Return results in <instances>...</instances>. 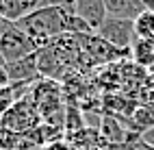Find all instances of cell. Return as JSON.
<instances>
[{"label":"cell","mask_w":154,"mask_h":150,"mask_svg":"<svg viewBox=\"0 0 154 150\" xmlns=\"http://www.w3.org/2000/svg\"><path fill=\"white\" fill-rule=\"evenodd\" d=\"M65 11L59 2H44L33 13H28L20 22H15L22 31L28 35V39L35 44V48H44L54 37L65 33Z\"/></svg>","instance_id":"obj_1"},{"label":"cell","mask_w":154,"mask_h":150,"mask_svg":"<svg viewBox=\"0 0 154 150\" xmlns=\"http://www.w3.org/2000/svg\"><path fill=\"white\" fill-rule=\"evenodd\" d=\"M37 52L35 44L28 39V35L20 28L15 22H0V57L5 59V63L17 61L22 57H28Z\"/></svg>","instance_id":"obj_2"},{"label":"cell","mask_w":154,"mask_h":150,"mask_svg":"<svg viewBox=\"0 0 154 150\" xmlns=\"http://www.w3.org/2000/svg\"><path fill=\"white\" fill-rule=\"evenodd\" d=\"M39 124H42V117H39L37 107H35L33 100H30V96L17 100V102L0 117V126H5V128H9V131H13L17 135H24L28 131H33Z\"/></svg>","instance_id":"obj_3"},{"label":"cell","mask_w":154,"mask_h":150,"mask_svg":"<svg viewBox=\"0 0 154 150\" xmlns=\"http://www.w3.org/2000/svg\"><path fill=\"white\" fill-rule=\"evenodd\" d=\"M96 35L117 50H130V46L137 39L132 22H124V20H115V17H106L102 26L96 31Z\"/></svg>","instance_id":"obj_4"},{"label":"cell","mask_w":154,"mask_h":150,"mask_svg":"<svg viewBox=\"0 0 154 150\" xmlns=\"http://www.w3.org/2000/svg\"><path fill=\"white\" fill-rule=\"evenodd\" d=\"M5 72L9 76V83H33L39 81V74H37V52L22 57L17 61L11 63H5Z\"/></svg>","instance_id":"obj_5"},{"label":"cell","mask_w":154,"mask_h":150,"mask_svg":"<svg viewBox=\"0 0 154 150\" xmlns=\"http://www.w3.org/2000/svg\"><path fill=\"white\" fill-rule=\"evenodd\" d=\"M74 15L80 17L96 33L102 26V22L106 20L104 0H78V2H74Z\"/></svg>","instance_id":"obj_6"},{"label":"cell","mask_w":154,"mask_h":150,"mask_svg":"<svg viewBox=\"0 0 154 150\" xmlns=\"http://www.w3.org/2000/svg\"><path fill=\"white\" fill-rule=\"evenodd\" d=\"M106 17L124 20V22H135V20L146 11L143 0H104Z\"/></svg>","instance_id":"obj_7"},{"label":"cell","mask_w":154,"mask_h":150,"mask_svg":"<svg viewBox=\"0 0 154 150\" xmlns=\"http://www.w3.org/2000/svg\"><path fill=\"white\" fill-rule=\"evenodd\" d=\"M42 5V0H0V17L7 22H20Z\"/></svg>","instance_id":"obj_8"},{"label":"cell","mask_w":154,"mask_h":150,"mask_svg":"<svg viewBox=\"0 0 154 150\" xmlns=\"http://www.w3.org/2000/svg\"><path fill=\"white\" fill-rule=\"evenodd\" d=\"M100 135H102V139H106V142L111 144V146H119V144H124V139L128 137V133H132V131H124L122 128V124L117 122V117L115 115H102V120H100Z\"/></svg>","instance_id":"obj_9"},{"label":"cell","mask_w":154,"mask_h":150,"mask_svg":"<svg viewBox=\"0 0 154 150\" xmlns=\"http://www.w3.org/2000/svg\"><path fill=\"white\" fill-rule=\"evenodd\" d=\"M130 59L141 70L143 67H154V42L135 39V44L130 46Z\"/></svg>","instance_id":"obj_10"},{"label":"cell","mask_w":154,"mask_h":150,"mask_svg":"<svg viewBox=\"0 0 154 150\" xmlns=\"http://www.w3.org/2000/svg\"><path fill=\"white\" fill-rule=\"evenodd\" d=\"M132 28H135V37L137 39L154 42V13L152 11H143L135 22H132Z\"/></svg>","instance_id":"obj_11"},{"label":"cell","mask_w":154,"mask_h":150,"mask_svg":"<svg viewBox=\"0 0 154 150\" xmlns=\"http://www.w3.org/2000/svg\"><path fill=\"white\" fill-rule=\"evenodd\" d=\"M20 146V135L0 126V150H17Z\"/></svg>","instance_id":"obj_12"},{"label":"cell","mask_w":154,"mask_h":150,"mask_svg":"<svg viewBox=\"0 0 154 150\" xmlns=\"http://www.w3.org/2000/svg\"><path fill=\"white\" fill-rule=\"evenodd\" d=\"M15 102H17V98H15L13 87H11V85L0 87V117H2V115L9 111V109L15 105Z\"/></svg>","instance_id":"obj_13"},{"label":"cell","mask_w":154,"mask_h":150,"mask_svg":"<svg viewBox=\"0 0 154 150\" xmlns=\"http://www.w3.org/2000/svg\"><path fill=\"white\" fill-rule=\"evenodd\" d=\"M42 150H72V148L67 146V142H54V144H50V146H46Z\"/></svg>","instance_id":"obj_14"},{"label":"cell","mask_w":154,"mask_h":150,"mask_svg":"<svg viewBox=\"0 0 154 150\" xmlns=\"http://www.w3.org/2000/svg\"><path fill=\"white\" fill-rule=\"evenodd\" d=\"M9 85V76L5 72V67H0V87H7Z\"/></svg>","instance_id":"obj_15"},{"label":"cell","mask_w":154,"mask_h":150,"mask_svg":"<svg viewBox=\"0 0 154 150\" xmlns=\"http://www.w3.org/2000/svg\"><path fill=\"white\" fill-rule=\"evenodd\" d=\"M0 67H5V59L2 57H0Z\"/></svg>","instance_id":"obj_16"},{"label":"cell","mask_w":154,"mask_h":150,"mask_svg":"<svg viewBox=\"0 0 154 150\" xmlns=\"http://www.w3.org/2000/svg\"><path fill=\"white\" fill-rule=\"evenodd\" d=\"M152 150H154V148H152Z\"/></svg>","instance_id":"obj_17"}]
</instances>
